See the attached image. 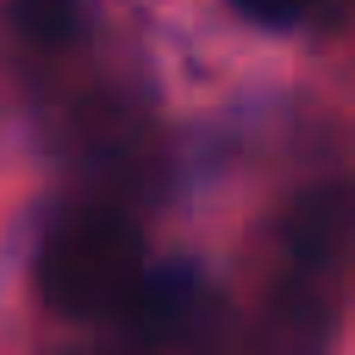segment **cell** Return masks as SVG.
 Returning <instances> with one entry per match:
<instances>
[{
    "mask_svg": "<svg viewBox=\"0 0 355 355\" xmlns=\"http://www.w3.org/2000/svg\"><path fill=\"white\" fill-rule=\"evenodd\" d=\"M206 287L193 268H168V275H144V287L131 293L125 306V324L144 337V343H181L200 318H206Z\"/></svg>",
    "mask_w": 355,
    "mask_h": 355,
    "instance_id": "3957f363",
    "label": "cell"
},
{
    "mask_svg": "<svg viewBox=\"0 0 355 355\" xmlns=\"http://www.w3.org/2000/svg\"><path fill=\"white\" fill-rule=\"evenodd\" d=\"M243 19H256V25H300L306 12H318L324 0H231Z\"/></svg>",
    "mask_w": 355,
    "mask_h": 355,
    "instance_id": "8992f818",
    "label": "cell"
},
{
    "mask_svg": "<svg viewBox=\"0 0 355 355\" xmlns=\"http://www.w3.org/2000/svg\"><path fill=\"white\" fill-rule=\"evenodd\" d=\"M12 25L37 50H62L81 31V0H12Z\"/></svg>",
    "mask_w": 355,
    "mask_h": 355,
    "instance_id": "5b68a950",
    "label": "cell"
},
{
    "mask_svg": "<svg viewBox=\"0 0 355 355\" xmlns=\"http://www.w3.org/2000/svg\"><path fill=\"white\" fill-rule=\"evenodd\" d=\"M144 231L112 206L62 212L37 243V300L56 318H112L144 287Z\"/></svg>",
    "mask_w": 355,
    "mask_h": 355,
    "instance_id": "6da1fadb",
    "label": "cell"
},
{
    "mask_svg": "<svg viewBox=\"0 0 355 355\" xmlns=\"http://www.w3.org/2000/svg\"><path fill=\"white\" fill-rule=\"evenodd\" d=\"M318 337H324V300L306 281H293L281 293V306L268 312V324L256 337V355H312Z\"/></svg>",
    "mask_w": 355,
    "mask_h": 355,
    "instance_id": "277c9868",
    "label": "cell"
},
{
    "mask_svg": "<svg viewBox=\"0 0 355 355\" xmlns=\"http://www.w3.org/2000/svg\"><path fill=\"white\" fill-rule=\"evenodd\" d=\"M281 250L293 281H324L349 262L355 250V181H318L293 200L287 225H281Z\"/></svg>",
    "mask_w": 355,
    "mask_h": 355,
    "instance_id": "7a4b0ae2",
    "label": "cell"
}]
</instances>
